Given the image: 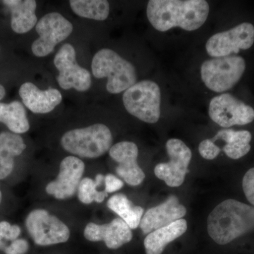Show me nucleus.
Instances as JSON below:
<instances>
[{
	"mask_svg": "<svg viewBox=\"0 0 254 254\" xmlns=\"http://www.w3.org/2000/svg\"><path fill=\"white\" fill-rule=\"evenodd\" d=\"M1 198H2V195H1V190H0V203H1Z\"/></svg>",
	"mask_w": 254,
	"mask_h": 254,
	"instance_id": "obj_32",
	"label": "nucleus"
},
{
	"mask_svg": "<svg viewBox=\"0 0 254 254\" xmlns=\"http://www.w3.org/2000/svg\"><path fill=\"white\" fill-rule=\"evenodd\" d=\"M84 237L91 242L103 241L111 250H117L132 240V232L121 218H116L108 224L98 225L90 222L84 230Z\"/></svg>",
	"mask_w": 254,
	"mask_h": 254,
	"instance_id": "obj_16",
	"label": "nucleus"
},
{
	"mask_svg": "<svg viewBox=\"0 0 254 254\" xmlns=\"http://www.w3.org/2000/svg\"><path fill=\"white\" fill-rule=\"evenodd\" d=\"M69 4L80 17L105 21L109 16L110 4L106 0H71Z\"/></svg>",
	"mask_w": 254,
	"mask_h": 254,
	"instance_id": "obj_24",
	"label": "nucleus"
},
{
	"mask_svg": "<svg viewBox=\"0 0 254 254\" xmlns=\"http://www.w3.org/2000/svg\"><path fill=\"white\" fill-rule=\"evenodd\" d=\"M108 206L110 210L118 214L131 230L139 226L144 210L141 206L133 205L126 195L118 193L113 195L108 200Z\"/></svg>",
	"mask_w": 254,
	"mask_h": 254,
	"instance_id": "obj_23",
	"label": "nucleus"
},
{
	"mask_svg": "<svg viewBox=\"0 0 254 254\" xmlns=\"http://www.w3.org/2000/svg\"><path fill=\"white\" fill-rule=\"evenodd\" d=\"M27 241L23 239H17L7 246L4 252L6 254H25L28 250Z\"/></svg>",
	"mask_w": 254,
	"mask_h": 254,
	"instance_id": "obj_28",
	"label": "nucleus"
},
{
	"mask_svg": "<svg viewBox=\"0 0 254 254\" xmlns=\"http://www.w3.org/2000/svg\"><path fill=\"white\" fill-rule=\"evenodd\" d=\"M254 44V26L245 22L231 29L215 33L205 43V50L212 58L237 54Z\"/></svg>",
	"mask_w": 254,
	"mask_h": 254,
	"instance_id": "obj_9",
	"label": "nucleus"
},
{
	"mask_svg": "<svg viewBox=\"0 0 254 254\" xmlns=\"http://www.w3.org/2000/svg\"><path fill=\"white\" fill-rule=\"evenodd\" d=\"M208 115L219 126L230 128L252 123L254 120V109L230 93H221L210 100Z\"/></svg>",
	"mask_w": 254,
	"mask_h": 254,
	"instance_id": "obj_8",
	"label": "nucleus"
},
{
	"mask_svg": "<svg viewBox=\"0 0 254 254\" xmlns=\"http://www.w3.org/2000/svg\"><path fill=\"white\" fill-rule=\"evenodd\" d=\"M0 123H4L14 133H24L30 128L24 106L21 102L0 103Z\"/></svg>",
	"mask_w": 254,
	"mask_h": 254,
	"instance_id": "obj_22",
	"label": "nucleus"
},
{
	"mask_svg": "<svg viewBox=\"0 0 254 254\" xmlns=\"http://www.w3.org/2000/svg\"><path fill=\"white\" fill-rule=\"evenodd\" d=\"M36 31L39 38L32 44V53L38 58H44L51 54L57 45L71 34L73 25L63 15L52 12L38 21Z\"/></svg>",
	"mask_w": 254,
	"mask_h": 254,
	"instance_id": "obj_7",
	"label": "nucleus"
},
{
	"mask_svg": "<svg viewBox=\"0 0 254 254\" xmlns=\"http://www.w3.org/2000/svg\"><path fill=\"white\" fill-rule=\"evenodd\" d=\"M3 3L11 10V26L15 33L23 34L36 26L38 23L36 14V1L5 0Z\"/></svg>",
	"mask_w": 254,
	"mask_h": 254,
	"instance_id": "obj_18",
	"label": "nucleus"
},
{
	"mask_svg": "<svg viewBox=\"0 0 254 254\" xmlns=\"http://www.w3.org/2000/svg\"><path fill=\"white\" fill-rule=\"evenodd\" d=\"M92 73L97 78H108L107 91L112 94L123 93L137 82L135 66L109 48H103L93 57Z\"/></svg>",
	"mask_w": 254,
	"mask_h": 254,
	"instance_id": "obj_3",
	"label": "nucleus"
},
{
	"mask_svg": "<svg viewBox=\"0 0 254 254\" xmlns=\"http://www.w3.org/2000/svg\"><path fill=\"white\" fill-rule=\"evenodd\" d=\"M246 67L245 60L238 55L211 58L202 63L200 78L210 91L223 93L238 83Z\"/></svg>",
	"mask_w": 254,
	"mask_h": 254,
	"instance_id": "obj_5",
	"label": "nucleus"
},
{
	"mask_svg": "<svg viewBox=\"0 0 254 254\" xmlns=\"http://www.w3.org/2000/svg\"><path fill=\"white\" fill-rule=\"evenodd\" d=\"M187 209L178 198L171 195L161 204L150 208L142 217L140 227L145 235L168 226L185 216Z\"/></svg>",
	"mask_w": 254,
	"mask_h": 254,
	"instance_id": "obj_15",
	"label": "nucleus"
},
{
	"mask_svg": "<svg viewBox=\"0 0 254 254\" xmlns=\"http://www.w3.org/2000/svg\"><path fill=\"white\" fill-rule=\"evenodd\" d=\"M209 236L225 245L254 230V207L239 200H224L208 218Z\"/></svg>",
	"mask_w": 254,
	"mask_h": 254,
	"instance_id": "obj_2",
	"label": "nucleus"
},
{
	"mask_svg": "<svg viewBox=\"0 0 254 254\" xmlns=\"http://www.w3.org/2000/svg\"><path fill=\"white\" fill-rule=\"evenodd\" d=\"M103 183H105V177L101 174L96 175L95 181L88 177L81 180L78 188V199L85 204H90L94 201L102 203L108 195L105 190H98V187Z\"/></svg>",
	"mask_w": 254,
	"mask_h": 254,
	"instance_id": "obj_25",
	"label": "nucleus"
},
{
	"mask_svg": "<svg viewBox=\"0 0 254 254\" xmlns=\"http://www.w3.org/2000/svg\"><path fill=\"white\" fill-rule=\"evenodd\" d=\"M5 94H6V91H5L4 87L0 84V100L4 98Z\"/></svg>",
	"mask_w": 254,
	"mask_h": 254,
	"instance_id": "obj_31",
	"label": "nucleus"
},
{
	"mask_svg": "<svg viewBox=\"0 0 254 254\" xmlns=\"http://www.w3.org/2000/svg\"><path fill=\"white\" fill-rule=\"evenodd\" d=\"M123 186L124 182L115 175L108 174L105 177V190L107 193H113L121 190Z\"/></svg>",
	"mask_w": 254,
	"mask_h": 254,
	"instance_id": "obj_29",
	"label": "nucleus"
},
{
	"mask_svg": "<svg viewBox=\"0 0 254 254\" xmlns=\"http://www.w3.org/2000/svg\"><path fill=\"white\" fill-rule=\"evenodd\" d=\"M209 13L210 6L205 0H150L146 6L148 21L160 32L174 28L194 31L203 26Z\"/></svg>",
	"mask_w": 254,
	"mask_h": 254,
	"instance_id": "obj_1",
	"label": "nucleus"
},
{
	"mask_svg": "<svg viewBox=\"0 0 254 254\" xmlns=\"http://www.w3.org/2000/svg\"><path fill=\"white\" fill-rule=\"evenodd\" d=\"M198 151L202 158L211 160L218 156L221 150L211 139H205L200 142Z\"/></svg>",
	"mask_w": 254,
	"mask_h": 254,
	"instance_id": "obj_26",
	"label": "nucleus"
},
{
	"mask_svg": "<svg viewBox=\"0 0 254 254\" xmlns=\"http://www.w3.org/2000/svg\"><path fill=\"white\" fill-rule=\"evenodd\" d=\"M187 230L186 220L180 219L168 226L150 232L144 240L146 254H161L168 244L181 237Z\"/></svg>",
	"mask_w": 254,
	"mask_h": 254,
	"instance_id": "obj_19",
	"label": "nucleus"
},
{
	"mask_svg": "<svg viewBox=\"0 0 254 254\" xmlns=\"http://www.w3.org/2000/svg\"><path fill=\"white\" fill-rule=\"evenodd\" d=\"M11 224L8 222L3 221L0 222V250L4 251L7 247L5 241L10 240V229H11Z\"/></svg>",
	"mask_w": 254,
	"mask_h": 254,
	"instance_id": "obj_30",
	"label": "nucleus"
},
{
	"mask_svg": "<svg viewBox=\"0 0 254 254\" xmlns=\"http://www.w3.org/2000/svg\"><path fill=\"white\" fill-rule=\"evenodd\" d=\"M28 233L36 245L49 246L67 242L70 237L68 227L46 210H33L26 220Z\"/></svg>",
	"mask_w": 254,
	"mask_h": 254,
	"instance_id": "obj_11",
	"label": "nucleus"
},
{
	"mask_svg": "<svg viewBox=\"0 0 254 254\" xmlns=\"http://www.w3.org/2000/svg\"><path fill=\"white\" fill-rule=\"evenodd\" d=\"M62 146L73 155L81 158H97L113 146V135L103 124L70 130L62 137Z\"/></svg>",
	"mask_w": 254,
	"mask_h": 254,
	"instance_id": "obj_4",
	"label": "nucleus"
},
{
	"mask_svg": "<svg viewBox=\"0 0 254 254\" xmlns=\"http://www.w3.org/2000/svg\"><path fill=\"white\" fill-rule=\"evenodd\" d=\"M252 138V133L249 131L225 128L219 131L211 140L214 143L218 140L225 141V145L222 148L224 153L230 158L238 160L250 151Z\"/></svg>",
	"mask_w": 254,
	"mask_h": 254,
	"instance_id": "obj_21",
	"label": "nucleus"
},
{
	"mask_svg": "<svg viewBox=\"0 0 254 254\" xmlns=\"http://www.w3.org/2000/svg\"><path fill=\"white\" fill-rule=\"evenodd\" d=\"M242 187L247 200L254 206V168L247 172L242 180Z\"/></svg>",
	"mask_w": 254,
	"mask_h": 254,
	"instance_id": "obj_27",
	"label": "nucleus"
},
{
	"mask_svg": "<svg viewBox=\"0 0 254 254\" xmlns=\"http://www.w3.org/2000/svg\"><path fill=\"white\" fill-rule=\"evenodd\" d=\"M23 138L16 133H0V180L9 176L14 167V158L26 149Z\"/></svg>",
	"mask_w": 254,
	"mask_h": 254,
	"instance_id": "obj_20",
	"label": "nucleus"
},
{
	"mask_svg": "<svg viewBox=\"0 0 254 254\" xmlns=\"http://www.w3.org/2000/svg\"><path fill=\"white\" fill-rule=\"evenodd\" d=\"M54 64L59 71L57 81L63 89L73 88L77 91L85 92L91 88V73L78 64L76 50L69 43L63 45L58 50Z\"/></svg>",
	"mask_w": 254,
	"mask_h": 254,
	"instance_id": "obj_10",
	"label": "nucleus"
},
{
	"mask_svg": "<svg viewBox=\"0 0 254 254\" xmlns=\"http://www.w3.org/2000/svg\"><path fill=\"white\" fill-rule=\"evenodd\" d=\"M125 109L133 117L148 124L158 123L161 115V90L150 80L136 82L124 92Z\"/></svg>",
	"mask_w": 254,
	"mask_h": 254,
	"instance_id": "obj_6",
	"label": "nucleus"
},
{
	"mask_svg": "<svg viewBox=\"0 0 254 254\" xmlns=\"http://www.w3.org/2000/svg\"><path fill=\"white\" fill-rule=\"evenodd\" d=\"M84 171V163L81 160L75 156L66 157L60 163L56 180L47 185V193L57 199L73 196L78 190Z\"/></svg>",
	"mask_w": 254,
	"mask_h": 254,
	"instance_id": "obj_13",
	"label": "nucleus"
},
{
	"mask_svg": "<svg viewBox=\"0 0 254 254\" xmlns=\"http://www.w3.org/2000/svg\"><path fill=\"white\" fill-rule=\"evenodd\" d=\"M19 95L23 104L36 114L49 113L63 101V95L56 88L41 91L31 82L21 85Z\"/></svg>",
	"mask_w": 254,
	"mask_h": 254,
	"instance_id": "obj_17",
	"label": "nucleus"
},
{
	"mask_svg": "<svg viewBox=\"0 0 254 254\" xmlns=\"http://www.w3.org/2000/svg\"><path fill=\"white\" fill-rule=\"evenodd\" d=\"M110 156L118 163L116 173L127 184L138 186L144 180L145 175L138 165V148L136 143L122 141L111 147Z\"/></svg>",
	"mask_w": 254,
	"mask_h": 254,
	"instance_id": "obj_14",
	"label": "nucleus"
},
{
	"mask_svg": "<svg viewBox=\"0 0 254 254\" xmlns=\"http://www.w3.org/2000/svg\"><path fill=\"white\" fill-rule=\"evenodd\" d=\"M170 160L155 166V176L170 187L181 186L185 180L192 158L191 150L186 143L178 138H170L166 143Z\"/></svg>",
	"mask_w": 254,
	"mask_h": 254,
	"instance_id": "obj_12",
	"label": "nucleus"
}]
</instances>
